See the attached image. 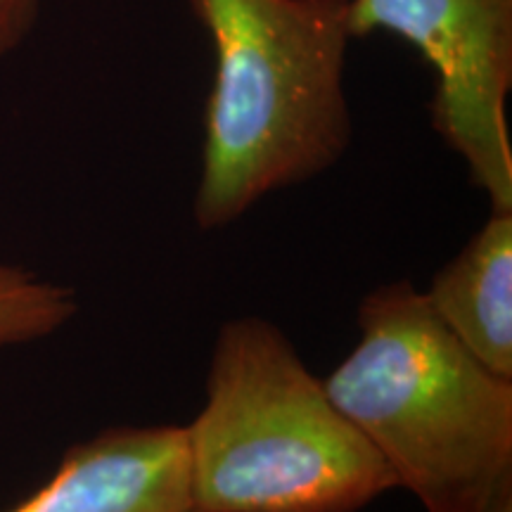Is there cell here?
<instances>
[{"label":"cell","instance_id":"cell-1","mask_svg":"<svg viewBox=\"0 0 512 512\" xmlns=\"http://www.w3.org/2000/svg\"><path fill=\"white\" fill-rule=\"evenodd\" d=\"M214 48L192 216L226 228L351 145V0H190Z\"/></svg>","mask_w":512,"mask_h":512},{"label":"cell","instance_id":"cell-2","mask_svg":"<svg viewBox=\"0 0 512 512\" xmlns=\"http://www.w3.org/2000/svg\"><path fill=\"white\" fill-rule=\"evenodd\" d=\"M323 384L427 512L512 482V380L477 361L411 280L363 297L356 347Z\"/></svg>","mask_w":512,"mask_h":512},{"label":"cell","instance_id":"cell-3","mask_svg":"<svg viewBox=\"0 0 512 512\" xmlns=\"http://www.w3.org/2000/svg\"><path fill=\"white\" fill-rule=\"evenodd\" d=\"M204 392L202 411L183 425L202 512H358L396 489L380 453L271 320L221 325Z\"/></svg>","mask_w":512,"mask_h":512},{"label":"cell","instance_id":"cell-4","mask_svg":"<svg viewBox=\"0 0 512 512\" xmlns=\"http://www.w3.org/2000/svg\"><path fill=\"white\" fill-rule=\"evenodd\" d=\"M356 38L399 36L437 76L432 124L491 211H512V0H351Z\"/></svg>","mask_w":512,"mask_h":512},{"label":"cell","instance_id":"cell-5","mask_svg":"<svg viewBox=\"0 0 512 512\" xmlns=\"http://www.w3.org/2000/svg\"><path fill=\"white\" fill-rule=\"evenodd\" d=\"M8 512H202L185 427H107L67 448L55 475Z\"/></svg>","mask_w":512,"mask_h":512},{"label":"cell","instance_id":"cell-6","mask_svg":"<svg viewBox=\"0 0 512 512\" xmlns=\"http://www.w3.org/2000/svg\"><path fill=\"white\" fill-rule=\"evenodd\" d=\"M425 299L477 361L512 380V211H491Z\"/></svg>","mask_w":512,"mask_h":512},{"label":"cell","instance_id":"cell-7","mask_svg":"<svg viewBox=\"0 0 512 512\" xmlns=\"http://www.w3.org/2000/svg\"><path fill=\"white\" fill-rule=\"evenodd\" d=\"M79 313L72 287L0 264V349L22 347L60 332Z\"/></svg>","mask_w":512,"mask_h":512},{"label":"cell","instance_id":"cell-8","mask_svg":"<svg viewBox=\"0 0 512 512\" xmlns=\"http://www.w3.org/2000/svg\"><path fill=\"white\" fill-rule=\"evenodd\" d=\"M43 0H0V62L29 41Z\"/></svg>","mask_w":512,"mask_h":512},{"label":"cell","instance_id":"cell-9","mask_svg":"<svg viewBox=\"0 0 512 512\" xmlns=\"http://www.w3.org/2000/svg\"><path fill=\"white\" fill-rule=\"evenodd\" d=\"M460 512H512V482L498 486L496 491H491L482 501L472 503L470 508Z\"/></svg>","mask_w":512,"mask_h":512}]
</instances>
